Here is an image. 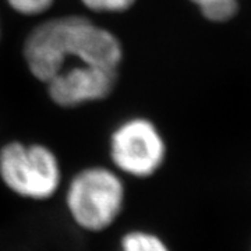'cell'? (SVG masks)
Segmentation results:
<instances>
[{"label": "cell", "mask_w": 251, "mask_h": 251, "mask_svg": "<svg viewBox=\"0 0 251 251\" xmlns=\"http://www.w3.org/2000/svg\"><path fill=\"white\" fill-rule=\"evenodd\" d=\"M123 49L116 36L91 20L64 16L32 29L24 44V59L38 80L48 82L70 62L116 69Z\"/></svg>", "instance_id": "1"}, {"label": "cell", "mask_w": 251, "mask_h": 251, "mask_svg": "<svg viewBox=\"0 0 251 251\" xmlns=\"http://www.w3.org/2000/svg\"><path fill=\"white\" fill-rule=\"evenodd\" d=\"M63 202L73 224L87 233H102L123 215L127 188L123 176L108 166H87L69 179Z\"/></svg>", "instance_id": "2"}, {"label": "cell", "mask_w": 251, "mask_h": 251, "mask_svg": "<svg viewBox=\"0 0 251 251\" xmlns=\"http://www.w3.org/2000/svg\"><path fill=\"white\" fill-rule=\"evenodd\" d=\"M0 181L16 197L46 202L62 190V165L44 144L10 141L0 148Z\"/></svg>", "instance_id": "3"}, {"label": "cell", "mask_w": 251, "mask_h": 251, "mask_svg": "<svg viewBox=\"0 0 251 251\" xmlns=\"http://www.w3.org/2000/svg\"><path fill=\"white\" fill-rule=\"evenodd\" d=\"M166 143L158 127L145 117H133L113 130L109 156L122 176L145 180L155 176L166 161Z\"/></svg>", "instance_id": "4"}, {"label": "cell", "mask_w": 251, "mask_h": 251, "mask_svg": "<svg viewBox=\"0 0 251 251\" xmlns=\"http://www.w3.org/2000/svg\"><path fill=\"white\" fill-rule=\"evenodd\" d=\"M116 81V69L78 63L63 67L46 84L49 97L56 105L74 108L85 102H95L109 97Z\"/></svg>", "instance_id": "5"}, {"label": "cell", "mask_w": 251, "mask_h": 251, "mask_svg": "<svg viewBox=\"0 0 251 251\" xmlns=\"http://www.w3.org/2000/svg\"><path fill=\"white\" fill-rule=\"evenodd\" d=\"M116 251H172L169 244L156 232L148 229H130L120 236Z\"/></svg>", "instance_id": "6"}, {"label": "cell", "mask_w": 251, "mask_h": 251, "mask_svg": "<svg viewBox=\"0 0 251 251\" xmlns=\"http://www.w3.org/2000/svg\"><path fill=\"white\" fill-rule=\"evenodd\" d=\"M201 10L202 16L214 23H224L234 17L239 9L237 0H191Z\"/></svg>", "instance_id": "7"}, {"label": "cell", "mask_w": 251, "mask_h": 251, "mask_svg": "<svg viewBox=\"0 0 251 251\" xmlns=\"http://www.w3.org/2000/svg\"><path fill=\"white\" fill-rule=\"evenodd\" d=\"M7 3L23 16H38L50 9L53 0H7Z\"/></svg>", "instance_id": "8"}, {"label": "cell", "mask_w": 251, "mask_h": 251, "mask_svg": "<svg viewBox=\"0 0 251 251\" xmlns=\"http://www.w3.org/2000/svg\"><path fill=\"white\" fill-rule=\"evenodd\" d=\"M85 7L97 13H122L130 9L135 0H81Z\"/></svg>", "instance_id": "9"}]
</instances>
